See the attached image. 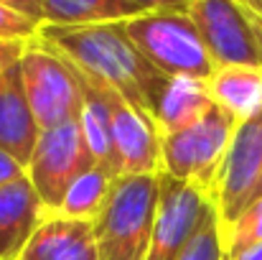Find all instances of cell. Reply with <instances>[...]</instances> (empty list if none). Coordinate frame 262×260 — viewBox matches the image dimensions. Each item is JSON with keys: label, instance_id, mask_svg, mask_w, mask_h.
Returning a JSON list of instances; mask_svg holds the SVG:
<instances>
[{"label": "cell", "instance_id": "obj_1", "mask_svg": "<svg viewBox=\"0 0 262 260\" xmlns=\"http://www.w3.org/2000/svg\"><path fill=\"white\" fill-rule=\"evenodd\" d=\"M38 41L72 62L82 74L115 89L133 107L153 117L158 94L168 77L138 51L122 23L41 26Z\"/></svg>", "mask_w": 262, "mask_h": 260}, {"label": "cell", "instance_id": "obj_2", "mask_svg": "<svg viewBox=\"0 0 262 260\" xmlns=\"http://www.w3.org/2000/svg\"><path fill=\"white\" fill-rule=\"evenodd\" d=\"M158 191H161V173L115 178L110 199L94 222L99 260L148 258L156 209H158Z\"/></svg>", "mask_w": 262, "mask_h": 260}, {"label": "cell", "instance_id": "obj_3", "mask_svg": "<svg viewBox=\"0 0 262 260\" xmlns=\"http://www.w3.org/2000/svg\"><path fill=\"white\" fill-rule=\"evenodd\" d=\"M138 51L166 77L209 79L216 69L186 8L150 10L122 23Z\"/></svg>", "mask_w": 262, "mask_h": 260}, {"label": "cell", "instance_id": "obj_4", "mask_svg": "<svg viewBox=\"0 0 262 260\" xmlns=\"http://www.w3.org/2000/svg\"><path fill=\"white\" fill-rule=\"evenodd\" d=\"M18 72L28 107L41 130L79 120L82 79L72 62L36 38L26 46L18 62Z\"/></svg>", "mask_w": 262, "mask_h": 260}, {"label": "cell", "instance_id": "obj_5", "mask_svg": "<svg viewBox=\"0 0 262 260\" xmlns=\"http://www.w3.org/2000/svg\"><path fill=\"white\" fill-rule=\"evenodd\" d=\"M237 125L239 123L229 112L211 105L206 115L199 117L193 125L178 133L161 135V153H163L161 173L193 184L211 196L216 173L222 169V161L227 156Z\"/></svg>", "mask_w": 262, "mask_h": 260}, {"label": "cell", "instance_id": "obj_6", "mask_svg": "<svg viewBox=\"0 0 262 260\" xmlns=\"http://www.w3.org/2000/svg\"><path fill=\"white\" fill-rule=\"evenodd\" d=\"M92 166L94 161L79 120H74L51 130H41L33 156L26 166V176L33 184L46 214H56L69 186Z\"/></svg>", "mask_w": 262, "mask_h": 260}, {"label": "cell", "instance_id": "obj_7", "mask_svg": "<svg viewBox=\"0 0 262 260\" xmlns=\"http://www.w3.org/2000/svg\"><path fill=\"white\" fill-rule=\"evenodd\" d=\"M186 13L216 67H262L260 33L239 0H188Z\"/></svg>", "mask_w": 262, "mask_h": 260}, {"label": "cell", "instance_id": "obj_8", "mask_svg": "<svg viewBox=\"0 0 262 260\" xmlns=\"http://www.w3.org/2000/svg\"><path fill=\"white\" fill-rule=\"evenodd\" d=\"M262 178V112L239 123L227 156L222 161V169L216 173L211 202L224 230L252 204L257 184Z\"/></svg>", "mask_w": 262, "mask_h": 260}, {"label": "cell", "instance_id": "obj_9", "mask_svg": "<svg viewBox=\"0 0 262 260\" xmlns=\"http://www.w3.org/2000/svg\"><path fill=\"white\" fill-rule=\"evenodd\" d=\"M211 209L214 202L204 189L161 173L156 225L145 260H178Z\"/></svg>", "mask_w": 262, "mask_h": 260}, {"label": "cell", "instance_id": "obj_10", "mask_svg": "<svg viewBox=\"0 0 262 260\" xmlns=\"http://www.w3.org/2000/svg\"><path fill=\"white\" fill-rule=\"evenodd\" d=\"M110 110H112V135L120 176H158L163 169L161 153V130L156 120L133 107L125 97L104 85Z\"/></svg>", "mask_w": 262, "mask_h": 260}, {"label": "cell", "instance_id": "obj_11", "mask_svg": "<svg viewBox=\"0 0 262 260\" xmlns=\"http://www.w3.org/2000/svg\"><path fill=\"white\" fill-rule=\"evenodd\" d=\"M18 260H99L94 225L61 214H46Z\"/></svg>", "mask_w": 262, "mask_h": 260}, {"label": "cell", "instance_id": "obj_12", "mask_svg": "<svg viewBox=\"0 0 262 260\" xmlns=\"http://www.w3.org/2000/svg\"><path fill=\"white\" fill-rule=\"evenodd\" d=\"M43 217L46 209L28 176L0 186V260L20 258Z\"/></svg>", "mask_w": 262, "mask_h": 260}, {"label": "cell", "instance_id": "obj_13", "mask_svg": "<svg viewBox=\"0 0 262 260\" xmlns=\"http://www.w3.org/2000/svg\"><path fill=\"white\" fill-rule=\"evenodd\" d=\"M41 128L28 107L18 64L0 79V148L20 166H28Z\"/></svg>", "mask_w": 262, "mask_h": 260}, {"label": "cell", "instance_id": "obj_14", "mask_svg": "<svg viewBox=\"0 0 262 260\" xmlns=\"http://www.w3.org/2000/svg\"><path fill=\"white\" fill-rule=\"evenodd\" d=\"M77 69V67H74ZM79 72V69H77ZM82 79V112H79V128L87 141L94 166H102L115 178H120V164L115 151V135H112V110L107 99V89L102 82L92 79L79 72Z\"/></svg>", "mask_w": 262, "mask_h": 260}, {"label": "cell", "instance_id": "obj_15", "mask_svg": "<svg viewBox=\"0 0 262 260\" xmlns=\"http://www.w3.org/2000/svg\"><path fill=\"white\" fill-rule=\"evenodd\" d=\"M211 102L245 123L262 112V67H216L206 79Z\"/></svg>", "mask_w": 262, "mask_h": 260}, {"label": "cell", "instance_id": "obj_16", "mask_svg": "<svg viewBox=\"0 0 262 260\" xmlns=\"http://www.w3.org/2000/svg\"><path fill=\"white\" fill-rule=\"evenodd\" d=\"M214 102H211L206 79L168 77L158 94L153 117H156L161 135H168V133H178V130L193 125L199 117L206 115V110Z\"/></svg>", "mask_w": 262, "mask_h": 260}, {"label": "cell", "instance_id": "obj_17", "mask_svg": "<svg viewBox=\"0 0 262 260\" xmlns=\"http://www.w3.org/2000/svg\"><path fill=\"white\" fill-rule=\"evenodd\" d=\"M127 0H43V26H102L140 15Z\"/></svg>", "mask_w": 262, "mask_h": 260}, {"label": "cell", "instance_id": "obj_18", "mask_svg": "<svg viewBox=\"0 0 262 260\" xmlns=\"http://www.w3.org/2000/svg\"><path fill=\"white\" fill-rule=\"evenodd\" d=\"M112 186H115V176L112 173L104 171L102 166H92L69 186V191L64 194L61 207H59L56 214L94 225L97 217L102 214L107 199H110Z\"/></svg>", "mask_w": 262, "mask_h": 260}, {"label": "cell", "instance_id": "obj_19", "mask_svg": "<svg viewBox=\"0 0 262 260\" xmlns=\"http://www.w3.org/2000/svg\"><path fill=\"white\" fill-rule=\"evenodd\" d=\"M262 243V196L255 199L227 230H224V253L227 260L239 255L242 250Z\"/></svg>", "mask_w": 262, "mask_h": 260}, {"label": "cell", "instance_id": "obj_20", "mask_svg": "<svg viewBox=\"0 0 262 260\" xmlns=\"http://www.w3.org/2000/svg\"><path fill=\"white\" fill-rule=\"evenodd\" d=\"M178 260H227L224 235H222L216 209L206 214V219L201 222V227L196 230V235L191 237V243L186 245V250L181 253Z\"/></svg>", "mask_w": 262, "mask_h": 260}, {"label": "cell", "instance_id": "obj_21", "mask_svg": "<svg viewBox=\"0 0 262 260\" xmlns=\"http://www.w3.org/2000/svg\"><path fill=\"white\" fill-rule=\"evenodd\" d=\"M41 33V23L31 21L28 15L8 8L0 3V41H15V44H31Z\"/></svg>", "mask_w": 262, "mask_h": 260}, {"label": "cell", "instance_id": "obj_22", "mask_svg": "<svg viewBox=\"0 0 262 260\" xmlns=\"http://www.w3.org/2000/svg\"><path fill=\"white\" fill-rule=\"evenodd\" d=\"M28 44H15V41H0V79L20 62L23 51Z\"/></svg>", "mask_w": 262, "mask_h": 260}, {"label": "cell", "instance_id": "obj_23", "mask_svg": "<svg viewBox=\"0 0 262 260\" xmlns=\"http://www.w3.org/2000/svg\"><path fill=\"white\" fill-rule=\"evenodd\" d=\"M0 3H5L8 8H13L43 26V0H0Z\"/></svg>", "mask_w": 262, "mask_h": 260}, {"label": "cell", "instance_id": "obj_24", "mask_svg": "<svg viewBox=\"0 0 262 260\" xmlns=\"http://www.w3.org/2000/svg\"><path fill=\"white\" fill-rule=\"evenodd\" d=\"M20 176H26V166H20L13 156H8L0 148V186H5V184H10V181H15Z\"/></svg>", "mask_w": 262, "mask_h": 260}, {"label": "cell", "instance_id": "obj_25", "mask_svg": "<svg viewBox=\"0 0 262 260\" xmlns=\"http://www.w3.org/2000/svg\"><path fill=\"white\" fill-rule=\"evenodd\" d=\"M130 5H135L138 10L143 13H150V10H168V8H186L188 0H127Z\"/></svg>", "mask_w": 262, "mask_h": 260}, {"label": "cell", "instance_id": "obj_26", "mask_svg": "<svg viewBox=\"0 0 262 260\" xmlns=\"http://www.w3.org/2000/svg\"><path fill=\"white\" fill-rule=\"evenodd\" d=\"M262 196V178H260V184H257V191H255V199H260ZM255 199H252V202H255Z\"/></svg>", "mask_w": 262, "mask_h": 260}]
</instances>
